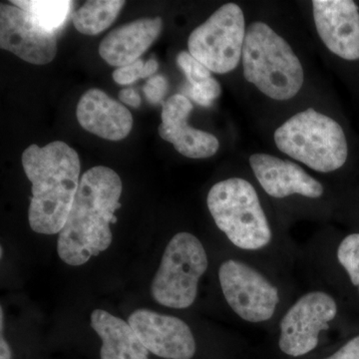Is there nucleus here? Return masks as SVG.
I'll return each instance as SVG.
<instances>
[{"mask_svg": "<svg viewBox=\"0 0 359 359\" xmlns=\"http://www.w3.org/2000/svg\"><path fill=\"white\" fill-rule=\"evenodd\" d=\"M21 161L32 184L30 226L42 235L60 233L79 188V156L65 142L54 141L44 147L30 145Z\"/></svg>", "mask_w": 359, "mask_h": 359, "instance_id": "nucleus-2", "label": "nucleus"}, {"mask_svg": "<svg viewBox=\"0 0 359 359\" xmlns=\"http://www.w3.org/2000/svg\"><path fill=\"white\" fill-rule=\"evenodd\" d=\"M125 4L122 0L86 1L72 13L71 20L78 32L94 36L113 25Z\"/></svg>", "mask_w": 359, "mask_h": 359, "instance_id": "nucleus-18", "label": "nucleus"}, {"mask_svg": "<svg viewBox=\"0 0 359 359\" xmlns=\"http://www.w3.org/2000/svg\"><path fill=\"white\" fill-rule=\"evenodd\" d=\"M245 32L242 8L235 4H224L191 33L189 53L211 72L226 74L242 59Z\"/></svg>", "mask_w": 359, "mask_h": 359, "instance_id": "nucleus-7", "label": "nucleus"}, {"mask_svg": "<svg viewBox=\"0 0 359 359\" xmlns=\"http://www.w3.org/2000/svg\"><path fill=\"white\" fill-rule=\"evenodd\" d=\"M219 280L224 299L241 318L257 323L273 318L280 302L278 290L256 269L229 259L219 266Z\"/></svg>", "mask_w": 359, "mask_h": 359, "instance_id": "nucleus-8", "label": "nucleus"}, {"mask_svg": "<svg viewBox=\"0 0 359 359\" xmlns=\"http://www.w3.org/2000/svg\"><path fill=\"white\" fill-rule=\"evenodd\" d=\"M91 327L102 340L101 359H149V351L129 323L103 309L91 314Z\"/></svg>", "mask_w": 359, "mask_h": 359, "instance_id": "nucleus-17", "label": "nucleus"}, {"mask_svg": "<svg viewBox=\"0 0 359 359\" xmlns=\"http://www.w3.org/2000/svg\"><path fill=\"white\" fill-rule=\"evenodd\" d=\"M11 4L29 14L40 27L55 33L63 27L69 18L73 2L67 0H13Z\"/></svg>", "mask_w": 359, "mask_h": 359, "instance_id": "nucleus-19", "label": "nucleus"}, {"mask_svg": "<svg viewBox=\"0 0 359 359\" xmlns=\"http://www.w3.org/2000/svg\"><path fill=\"white\" fill-rule=\"evenodd\" d=\"M337 313V302L327 292L302 295L280 321V351L294 358L311 353L318 346L320 332L330 327L328 323Z\"/></svg>", "mask_w": 359, "mask_h": 359, "instance_id": "nucleus-9", "label": "nucleus"}, {"mask_svg": "<svg viewBox=\"0 0 359 359\" xmlns=\"http://www.w3.org/2000/svg\"><path fill=\"white\" fill-rule=\"evenodd\" d=\"M337 259L348 273L351 283L359 289V233L344 238L337 249Z\"/></svg>", "mask_w": 359, "mask_h": 359, "instance_id": "nucleus-20", "label": "nucleus"}, {"mask_svg": "<svg viewBox=\"0 0 359 359\" xmlns=\"http://www.w3.org/2000/svg\"><path fill=\"white\" fill-rule=\"evenodd\" d=\"M158 67H159V65L156 59H149L143 68V78L153 77V75L157 72Z\"/></svg>", "mask_w": 359, "mask_h": 359, "instance_id": "nucleus-27", "label": "nucleus"}, {"mask_svg": "<svg viewBox=\"0 0 359 359\" xmlns=\"http://www.w3.org/2000/svg\"><path fill=\"white\" fill-rule=\"evenodd\" d=\"M0 351H1L0 359H11L13 358L11 346L4 337V330H1V337H0Z\"/></svg>", "mask_w": 359, "mask_h": 359, "instance_id": "nucleus-28", "label": "nucleus"}, {"mask_svg": "<svg viewBox=\"0 0 359 359\" xmlns=\"http://www.w3.org/2000/svg\"><path fill=\"white\" fill-rule=\"evenodd\" d=\"M244 76L273 100H289L304 84V68L290 44L262 21L245 32L243 49Z\"/></svg>", "mask_w": 359, "mask_h": 359, "instance_id": "nucleus-3", "label": "nucleus"}, {"mask_svg": "<svg viewBox=\"0 0 359 359\" xmlns=\"http://www.w3.org/2000/svg\"><path fill=\"white\" fill-rule=\"evenodd\" d=\"M123 185L114 170L96 166L85 172L57 240L58 256L69 266L86 264L110 247Z\"/></svg>", "mask_w": 359, "mask_h": 359, "instance_id": "nucleus-1", "label": "nucleus"}, {"mask_svg": "<svg viewBox=\"0 0 359 359\" xmlns=\"http://www.w3.org/2000/svg\"><path fill=\"white\" fill-rule=\"evenodd\" d=\"M145 63L139 59L132 65L117 68L113 72V79L119 85H129L134 83L137 80L143 78V68Z\"/></svg>", "mask_w": 359, "mask_h": 359, "instance_id": "nucleus-23", "label": "nucleus"}, {"mask_svg": "<svg viewBox=\"0 0 359 359\" xmlns=\"http://www.w3.org/2000/svg\"><path fill=\"white\" fill-rule=\"evenodd\" d=\"M313 18L323 43L344 60L359 59V9L351 0H314Z\"/></svg>", "mask_w": 359, "mask_h": 359, "instance_id": "nucleus-12", "label": "nucleus"}, {"mask_svg": "<svg viewBox=\"0 0 359 359\" xmlns=\"http://www.w3.org/2000/svg\"><path fill=\"white\" fill-rule=\"evenodd\" d=\"M221 86L215 78H210L204 83L194 85L189 89V95L203 107H210L221 95Z\"/></svg>", "mask_w": 359, "mask_h": 359, "instance_id": "nucleus-22", "label": "nucleus"}, {"mask_svg": "<svg viewBox=\"0 0 359 359\" xmlns=\"http://www.w3.org/2000/svg\"><path fill=\"white\" fill-rule=\"evenodd\" d=\"M250 165L257 181L271 197L282 199L297 194L318 199L325 192L318 180L290 161L273 155L254 154L250 157Z\"/></svg>", "mask_w": 359, "mask_h": 359, "instance_id": "nucleus-14", "label": "nucleus"}, {"mask_svg": "<svg viewBox=\"0 0 359 359\" xmlns=\"http://www.w3.org/2000/svg\"><path fill=\"white\" fill-rule=\"evenodd\" d=\"M119 100L126 105L133 108H139L141 105V97L135 89L127 88L122 90L119 93Z\"/></svg>", "mask_w": 359, "mask_h": 359, "instance_id": "nucleus-26", "label": "nucleus"}, {"mask_svg": "<svg viewBox=\"0 0 359 359\" xmlns=\"http://www.w3.org/2000/svg\"><path fill=\"white\" fill-rule=\"evenodd\" d=\"M162 28L161 18L132 21L112 30L99 45V54L114 67L132 65L154 43Z\"/></svg>", "mask_w": 359, "mask_h": 359, "instance_id": "nucleus-16", "label": "nucleus"}, {"mask_svg": "<svg viewBox=\"0 0 359 359\" xmlns=\"http://www.w3.org/2000/svg\"><path fill=\"white\" fill-rule=\"evenodd\" d=\"M275 142L280 152L320 173L339 170L348 155L341 126L313 108L297 113L278 127Z\"/></svg>", "mask_w": 359, "mask_h": 359, "instance_id": "nucleus-4", "label": "nucleus"}, {"mask_svg": "<svg viewBox=\"0 0 359 359\" xmlns=\"http://www.w3.org/2000/svg\"><path fill=\"white\" fill-rule=\"evenodd\" d=\"M193 104L182 94H175L163 104L162 123L158 132L163 140L173 144L175 149L191 159H205L218 152V138L189 125Z\"/></svg>", "mask_w": 359, "mask_h": 359, "instance_id": "nucleus-13", "label": "nucleus"}, {"mask_svg": "<svg viewBox=\"0 0 359 359\" xmlns=\"http://www.w3.org/2000/svg\"><path fill=\"white\" fill-rule=\"evenodd\" d=\"M76 117L82 128L105 140H123L133 127L131 112L100 89L85 92L77 104Z\"/></svg>", "mask_w": 359, "mask_h": 359, "instance_id": "nucleus-15", "label": "nucleus"}, {"mask_svg": "<svg viewBox=\"0 0 359 359\" xmlns=\"http://www.w3.org/2000/svg\"><path fill=\"white\" fill-rule=\"evenodd\" d=\"M207 204L217 226L236 247L257 250L271 243L268 219L257 191L247 180L231 178L215 184Z\"/></svg>", "mask_w": 359, "mask_h": 359, "instance_id": "nucleus-5", "label": "nucleus"}, {"mask_svg": "<svg viewBox=\"0 0 359 359\" xmlns=\"http://www.w3.org/2000/svg\"><path fill=\"white\" fill-rule=\"evenodd\" d=\"M144 94L149 102L160 103L168 91V81L162 75L149 78L147 83L143 88Z\"/></svg>", "mask_w": 359, "mask_h": 359, "instance_id": "nucleus-24", "label": "nucleus"}, {"mask_svg": "<svg viewBox=\"0 0 359 359\" xmlns=\"http://www.w3.org/2000/svg\"><path fill=\"white\" fill-rule=\"evenodd\" d=\"M208 269L207 252L192 233H179L170 241L151 285L161 306L188 309L195 302L200 278Z\"/></svg>", "mask_w": 359, "mask_h": 359, "instance_id": "nucleus-6", "label": "nucleus"}, {"mask_svg": "<svg viewBox=\"0 0 359 359\" xmlns=\"http://www.w3.org/2000/svg\"><path fill=\"white\" fill-rule=\"evenodd\" d=\"M0 47L35 65H48L57 54L55 33L40 27L13 4L0 6Z\"/></svg>", "mask_w": 359, "mask_h": 359, "instance_id": "nucleus-10", "label": "nucleus"}, {"mask_svg": "<svg viewBox=\"0 0 359 359\" xmlns=\"http://www.w3.org/2000/svg\"><path fill=\"white\" fill-rule=\"evenodd\" d=\"M325 359H359V335L349 340L330 358Z\"/></svg>", "mask_w": 359, "mask_h": 359, "instance_id": "nucleus-25", "label": "nucleus"}, {"mask_svg": "<svg viewBox=\"0 0 359 359\" xmlns=\"http://www.w3.org/2000/svg\"><path fill=\"white\" fill-rule=\"evenodd\" d=\"M128 323L149 353L166 359H191L195 355L192 330L178 318L138 309L130 316Z\"/></svg>", "mask_w": 359, "mask_h": 359, "instance_id": "nucleus-11", "label": "nucleus"}, {"mask_svg": "<svg viewBox=\"0 0 359 359\" xmlns=\"http://www.w3.org/2000/svg\"><path fill=\"white\" fill-rule=\"evenodd\" d=\"M177 65L180 69L185 73L191 86L204 83L205 81L212 78L211 71L197 59L194 58L189 52H180L177 56Z\"/></svg>", "mask_w": 359, "mask_h": 359, "instance_id": "nucleus-21", "label": "nucleus"}]
</instances>
